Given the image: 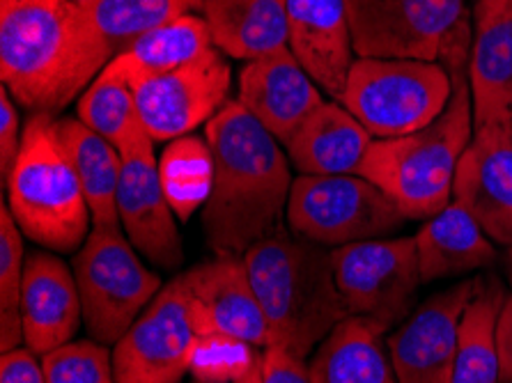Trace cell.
<instances>
[{
    "label": "cell",
    "mask_w": 512,
    "mask_h": 383,
    "mask_svg": "<svg viewBox=\"0 0 512 383\" xmlns=\"http://www.w3.org/2000/svg\"><path fill=\"white\" fill-rule=\"evenodd\" d=\"M161 186L180 221H189L205 207L212 191L214 159L207 138L182 136L170 140L159 159Z\"/></svg>",
    "instance_id": "f1b7e54d"
},
{
    "label": "cell",
    "mask_w": 512,
    "mask_h": 383,
    "mask_svg": "<svg viewBox=\"0 0 512 383\" xmlns=\"http://www.w3.org/2000/svg\"><path fill=\"white\" fill-rule=\"evenodd\" d=\"M203 17L228 58L248 62L287 49V0H205Z\"/></svg>",
    "instance_id": "7402d4cb"
},
{
    "label": "cell",
    "mask_w": 512,
    "mask_h": 383,
    "mask_svg": "<svg viewBox=\"0 0 512 383\" xmlns=\"http://www.w3.org/2000/svg\"><path fill=\"white\" fill-rule=\"evenodd\" d=\"M503 273H506V280L512 292V248H506V255H503Z\"/></svg>",
    "instance_id": "f35d334b"
},
{
    "label": "cell",
    "mask_w": 512,
    "mask_h": 383,
    "mask_svg": "<svg viewBox=\"0 0 512 383\" xmlns=\"http://www.w3.org/2000/svg\"><path fill=\"white\" fill-rule=\"evenodd\" d=\"M56 131L88 200L92 225L122 228L118 214L122 154L118 147L85 127L79 117H58Z\"/></svg>",
    "instance_id": "cb8c5ba5"
},
{
    "label": "cell",
    "mask_w": 512,
    "mask_h": 383,
    "mask_svg": "<svg viewBox=\"0 0 512 383\" xmlns=\"http://www.w3.org/2000/svg\"><path fill=\"white\" fill-rule=\"evenodd\" d=\"M384 333L361 317H345L308 363V383H398Z\"/></svg>",
    "instance_id": "603a6c76"
},
{
    "label": "cell",
    "mask_w": 512,
    "mask_h": 383,
    "mask_svg": "<svg viewBox=\"0 0 512 383\" xmlns=\"http://www.w3.org/2000/svg\"><path fill=\"white\" fill-rule=\"evenodd\" d=\"M0 383H46L42 356L28 347L3 351L0 356Z\"/></svg>",
    "instance_id": "836d02e7"
},
{
    "label": "cell",
    "mask_w": 512,
    "mask_h": 383,
    "mask_svg": "<svg viewBox=\"0 0 512 383\" xmlns=\"http://www.w3.org/2000/svg\"><path fill=\"white\" fill-rule=\"evenodd\" d=\"M230 88L232 69L226 53L214 46L200 60L138 83L134 97L154 143H170L212 120L230 101Z\"/></svg>",
    "instance_id": "7c38bea8"
},
{
    "label": "cell",
    "mask_w": 512,
    "mask_h": 383,
    "mask_svg": "<svg viewBox=\"0 0 512 383\" xmlns=\"http://www.w3.org/2000/svg\"><path fill=\"white\" fill-rule=\"evenodd\" d=\"M115 56L74 0H0V78L30 115H56Z\"/></svg>",
    "instance_id": "6da1fadb"
},
{
    "label": "cell",
    "mask_w": 512,
    "mask_h": 383,
    "mask_svg": "<svg viewBox=\"0 0 512 383\" xmlns=\"http://www.w3.org/2000/svg\"><path fill=\"white\" fill-rule=\"evenodd\" d=\"M74 3H79V5H90V3H95V0H74Z\"/></svg>",
    "instance_id": "60d3db41"
},
{
    "label": "cell",
    "mask_w": 512,
    "mask_h": 383,
    "mask_svg": "<svg viewBox=\"0 0 512 383\" xmlns=\"http://www.w3.org/2000/svg\"><path fill=\"white\" fill-rule=\"evenodd\" d=\"M503 14H512V0H476V5H473V26L503 17Z\"/></svg>",
    "instance_id": "8d00e7d4"
},
{
    "label": "cell",
    "mask_w": 512,
    "mask_h": 383,
    "mask_svg": "<svg viewBox=\"0 0 512 383\" xmlns=\"http://www.w3.org/2000/svg\"><path fill=\"white\" fill-rule=\"evenodd\" d=\"M244 262L274 345L290 354L306 361L349 317L333 276L331 248L297 234H271L246 250Z\"/></svg>",
    "instance_id": "3957f363"
},
{
    "label": "cell",
    "mask_w": 512,
    "mask_h": 383,
    "mask_svg": "<svg viewBox=\"0 0 512 383\" xmlns=\"http://www.w3.org/2000/svg\"><path fill=\"white\" fill-rule=\"evenodd\" d=\"M23 345L37 356L74 340L83 306L74 269L60 257L35 250L26 257L21 285Z\"/></svg>",
    "instance_id": "d6986e66"
},
{
    "label": "cell",
    "mask_w": 512,
    "mask_h": 383,
    "mask_svg": "<svg viewBox=\"0 0 512 383\" xmlns=\"http://www.w3.org/2000/svg\"><path fill=\"white\" fill-rule=\"evenodd\" d=\"M469 58L473 127L512 122V14L478 23Z\"/></svg>",
    "instance_id": "d4e9b609"
},
{
    "label": "cell",
    "mask_w": 512,
    "mask_h": 383,
    "mask_svg": "<svg viewBox=\"0 0 512 383\" xmlns=\"http://www.w3.org/2000/svg\"><path fill=\"white\" fill-rule=\"evenodd\" d=\"M333 276L349 317H361L382 333L405 322L423 278L414 237L356 241L331 250Z\"/></svg>",
    "instance_id": "8fae6325"
},
{
    "label": "cell",
    "mask_w": 512,
    "mask_h": 383,
    "mask_svg": "<svg viewBox=\"0 0 512 383\" xmlns=\"http://www.w3.org/2000/svg\"><path fill=\"white\" fill-rule=\"evenodd\" d=\"M118 214L127 239L147 262L166 271L180 267L184 260L182 237L161 186L152 136H143L122 152Z\"/></svg>",
    "instance_id": "5bb4252c"
},
{
    "label": "cell",
    "mask_w": 512,
    "mask_h": 383,
    "mask_svg": "<svg viewBox=\"0 0 512 383\" xmlns=\"http://www.w3.org/2000/svg\"><path fill=\"white\" fill-rule=\"evenodd\" d=\"M26 271L23 232L7 205L0 209V349L12 351L23 342L21 285Z\"/></svg>",
    "instance_id": "4dcf8cb0"
},
{
    "label": "cell",
    "mask_w": 512,
    "mask_h": 383,
    "mask_svg": "<svg viewBox=\"0 0 512 383\" xmlns=\"http://www.w3.org/2000/svg\"><path fill=\"white\" fill-rule=\"evenodd\" d=\"M232 383H267L265 381V349L260 351L255 347L251 351V358H248L244 370L232 379Z\"/></svg>",
    "instance_id": "74e56055"
},
{
    "label": "cell",
    "mask_w": 512,
    "mask_h": 383,
    "mask_svg": "<svg viewBox=\"0 0 512 383\" xmlns=\"http://www.w3.org/2000/svg\"><path fill=\"white\" fill-rule=\"evenodd\" d=\"M237 101L285 145L324 97L292 51L283 49L246 62L239 72Z\"/></svg>",
    "instance_id": "e0dca14e"
},
{
    "label": "cell",
    "mask_w": 512,
    "mask_h": 383,
    "mask_svg": "<svg viewBox=\"0 0 512 383\" xmlns=\"http://www.w3.org/2000/svg\"><path fill=\"white\" fill-rule=\"evenodd\" d=\"M453 83V97L437 120L414 134L375 140L359 168L407 221H428L453 200L457 166L476 131L469 74Z\"/></svg>",
    "instance_id": "277c9868"
},
{
    "label": "cell",
    "mask_w": 512,
    "mask_h": 383,
    "mask_svg": "<svg viewBox=\"0 0 512 383\" xmlns=\"http://www.w3.org/2000/svg\"><path fill=\"white\" fill-rule=\"evenodd\" d=\"M267 383H308V365L304 358L290 354L281 345L265 349Z\"/></svg>",
    "instance_id": "e575fe53"
},
{
    "label": "cell",
    "mask_w": 512,
    "mask_h": 383,
    "mask_svg": "<svg viewBox=\"0 0 512 383\" xmlns=\"http://www.w3.org/2000/svg\"><path fill=\"white\" fill-rule=\"evenodd\" d=\"M205 0H95L85 10L111 46L113 56L127 51L138 37L203 10Z\"/></svg>",
    "instance_id": "f546056e"
},
{
    "label": "cell",
    "mask_w": 512,
    "mask_h": 383,
    "mask_svg": "<svg viewBox=\"0 0 512 383\" xmlns=\"http://www.w3.org/2000/svg\"><path fill=\"white\" fill-rule=\"evenodd\" d=\"M375 138L340 101H324L285 143L299 175H359Z\"/></svg>",
    "instance_id": "ffe728a7"
},
{
    "label": "cell",
    "mask_w": 512,
    "mask_h": 383,
    "mask_svg": "<svg viewBox=\"0 0 512 383\" xmlns=\"http://www.w3.org/2000/svg\"><path fill=\"white\" fill-rule=\"evenodd\" d=\"M287 49L333 101L345 95L354 42L345 0H287Z\"/></svg>",
    "instance_id": "ac0fdd59"
},
{
    "label": "cell",
    "mask_w": 512,
    "mask_h": 383,
    "mask_svg": "<svg viewBox=\"0 0 512 383\" xmlns=\"http://www.w3.org/2000/svg\"><path fill=\"white\" fill-rule=\"evenodd\" d=\"M46 383H115L113 354L95 340H72L42 356Z\"/></svg>",
    "instance_id": "1f68e13d"
},
{
    "label": "cell",
    "mask_w": 512,
    "mask_h": 383,
    "mask_svg": "<svg viewBox=\"0 0 512 383\" xmlns=\"http://www.w3.org/2000/svg\"><path fill=\"white\" fill-rule=\"evenodd\" d=\"M453 76L439 62L356 58L340 99L375 140L428 127L453 97Z\"/></svg>",
    "instance_id": "52a82bcc"
},
{
    "label": "cell",
    "mask_w": 512,
    "mask_h": 383,
    "mask_svg": "<svg viewBox=\"0 0 512 383\" xmlns=\"http://www.w3.org/2000/svg\"><path fill=\"white\" fill-rule=\"evenodd\" d=\"M214 49L212 30L205 17L186 14V17L168 23L164 28L152 30L138 37L127 51H122L108 62V69L118 74L131 90L147 78L161 76L200 60Z\"/></svg>",
    "instance_id": "484cf974"
},
{
    "label": "cell",
    "mask_w": 512,
    "mask_h": 383,
    "mask_svg": "<svg viewBox=\"0 0 512 383\" xmlns=\"http://www.w3.org/2000/svg\"><path fill=\"white\" fill-rule=\"evenodd\" d=\"M209 338L205 312L180 273L115 345V383H182Z\"/></svg>",
    "instance_id": "9c48e42d"
},
{
    "label": "cell",
    "mask_w": 512,
    "mask_h": 383,
    "mask_svg": "<svg viewBox=\"0 0 512 383\" xmlns=\"http://www.w3.org/2000/svg\"><path fill=\"white\" fill-rule=\"evenodd\" d=\"M480 278L430 296L391 333L389 356L398 383H453L457 333Z\"/></svg>",
    "instance_id": "4fadbf2b"
},
{
    "label": "cell",
    "mask_w": 512,
    "mask_h": 383,
    "mask_svg": "<svg viewBox=\"0 0 512 383\" xmlns=\"http://www.w3.org/2000/svg\"><path fill=\"white\" fill-rule=\"evenodd\" d=\"M453 200L494 244L512 248V122L476 127L457 166Z\"/></svg>",
    "instance_id": "9a60e30c"
},
{
    "label": "cell",
    "mask_w": 512,
    "mask_h": 383,
    "mask_svg": "<svg viewBox=\"0 0 512 383\" xmlns=\"http://www.w3.org/2000/svg\"><path fill=\"white\" fill-rule=\"evenodd\" d=\"M182 278L203 308L212 338L258 349L274 345V333L251 285L244 255L216 253L212 260L184 271Z\"/></svg>",
    "instance_id": "2e32d148"
},
{
    "label": "cell",
    "mask_w": 512,
    "mask_h": 383,
    "mask_svg": "<svg viewBox=\"0 0 512 383\" xmlns=\"http://www.w3.org/2000/svg\"><path fill=\"white\" fill-rule=\"evenodd\" d=\"M193 383H221V381H214V379H196Z\"/></svg>",
    "instance_id": "ab89813d"
},
{
    "label": "cell",
    "mask_w": 512,
    "mask_h": 383,
    "mask_svg": "<svg viewBox=\"0 0 512 383\" xmlns=\"http://www.w3.org/2000/svg\"><path fill=\"white\" fill-rule=\"evenodd\" d=\"M5 191L23 237L51 253H79L92 232V214L53 115L28 117Z\"/></svg>",
    "instance_id": "5b68a950"
},
{
    "label": "cell",
    "mask_w": 512,
    "mask_h": 383,
    "mask_svg": "<svg viewBox=\"0 0 512 383\" xmlns=\"http://www.w3.org/2000/svg\"><path fill=\"white\" fill-rule=\"evenodd\" d=\"M496 351H499V383H512V292H508L499 312Z\"/></svg>",
    "instance_id": "d590c367"
},
{
    "label": "cell",
    "mask_w": 512,
    "mask_h": 383,
    "mask_svg": "<svg viewBox=\"0 0 512 383\" xmlns=\"http://www.w3.org/2000/svg\"><path fill=\"white\" fill-rule=\"evenodd\" d=\"M76 113L85 127L118 147L120 154L143 136H150L138 113L131 85L108 67H104V72L83 92L76 104Z\"/></svg>",
    "instance_id": "83f0119b"
},
{
    "label": "cell",
    "mask_w": 512,
    "mask_h": 383,
    "mask_svg": "<svg viewBox=\"0 0 512 383\" xmlns=\"http://www.w3.org/2000/svg\"><path fill=\"white\" fill-rule=\"evenodd\" d=\"M508 289L496 276H483L476 294L464 308L453 383H499V351H496V324Z\"/></svg>",
    "instance_id": "4316f807"
},
{
    "label": "cell",
    "mask_w": 512,
    "mask_h": 383,
    "mask_svg": "<svg viewBox=\"0 0 512 383\" xmlns=\"http://www.w3.org/2000/svg\"><path fill=\"white\" fill-rule=\"evenodd\" d=\"M214 159L212 191L203 228L214 253L244 255L276 234L292 191L290 159L281 143L239 104L226 106L205 124Z\"/></svg>",
    "instance_id": "7a4b0ae2"
},
{
    "label": "cell",
    "mask_w": 512,
    "mask_h": 383,
    "mask_svg": "<svg viewBox=\"0 0 512 383\" xmlns=\"http://www.w3.org/2000/svg\"><path fill=\"white\" fill-rule=\"evenodd\" d=\"M90 340L118 345L164 283L147 269L122 228L92 225L72 262Z\"/></svg>",
    "instance_id": "ba28073f"
},
{
    "label": "cell",
    "mask_w": 512,
    "mask_h": 383,
    "mask_svg": "<svg viewBox=\"0 0 512 383\" xmlns=\"http://www.w3.org/2000/svg\"><path fill=\"white\" fill-rule=\"evenodd\" d=\"M414 239L423 283L467 276L499 260L494 241L455 200L428 218Z\"/></svg>",
    "instance_id": "44dd1931"
},
{
    "label": "cell",
    "mask_w": 512,
    "mask_h": 383,
    "mask_svg": "<svg viewBox=\"0 0 512 383\" xmlns=\"http://www.w3.org/2000/svg\"><path fill=\"white\" fill-rule=\"evenodd\" d=\"M19 124L17 106L10 97V90L3 85V90H0V184H3V189L21 150L23 131Z\"/></svg>",
    "instance_id": "d6a6232c"
},
{
    "label": "cell",
    "mask_w": 512,
    "mask_h": 383,
    "mask_svg": "<svg viewBox=\"0 0 512 383\" xmlns=\"http://www.w3.org/2000/svg\"><path fill=\"white\" fill-rule=\"evenodd\" d=\"M359 58L425 60L451 76L469 69L473 12L464 0H345Z\"/></svg>",
    "instance_id": "8992f818"
},
{
    "label": "cell",
    "mask_w": 512,
    "mask_h": 383,
    "mask_svg": "<svg viewBox=\"0 0 512 383\" xmlns=\"http://www.w3.org/2000/svg\"><path fill=\"white\" fill-rule=\"evenodd\" d=\"M285 218L292 234L331 250L389 237L407 223L389 195L361 175L294 177Z\"/></svg>",
    "instance_id": "30bf717a"
}]
</instances>
